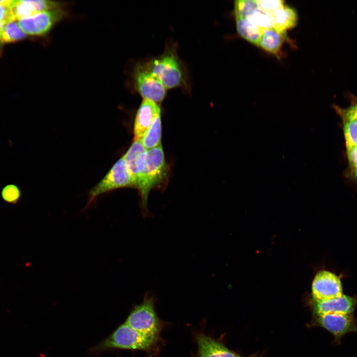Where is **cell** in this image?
I'll use <instances>...</instances> for the list:
<instances>
[{
	"label": "cell",
	"instance_id": "6da1fadb",
	"mask_svg": "<svg viewBox=\"0 0 357 357\" xmlns=\"http://www.w3.org/2000/svg\"><path fill=\"white\" fill-rule=\"evenodd\" d=\"M167 175V166L162 145L147 151L144 167L135 186L139 191L144 216L149 215L147 203L150 190L162 183Z\"/></svg>",
	"mask_w": 357,
	"mask_h": 357
},
{
	"label": "cell",
	"instance_id": "7a4b0ae2",
	"mask_svg": "<svg viewBox=\"0 0 357 357\" xmlns=\"http://www.w3.org/2000/svg\"><path fill=\"white\" fill-rule=\"evenodd\" d=\"M158 341V339L149 337L124 322L97 346L92 348L90 353L96 355L113 349L149 352L154 348Z\"/></svg>",
	"mask_w": 357,
	"mask_h": 357
},
{
	"label": "cell",
	"instance_id": "3957f363",
	"mask_svg": "<svg viewBox=\"0 0 357 357\" xmlns=\"http://www.w3.org/2000/svg\"><path fill=\"white\" fill-rule=\"evenodd\" d=\"M151 72L167 89L182 87L186 84V74L175 48H166L161 56L146 61Z\"/></svg>",
	"mask_w": 357,
	"mask_h": 357
},
{
	"label": "cell",
	"instance_id": "277c9868",
	"mask_svg": "<svg viewBox=\"0 0 357 357\" xmlns=\"http://www.w3.org/2000/svg\"><path fill=\"white\" fill-rule=\"evenodd\" d=\"M125 323L149 337L158 339L162 324L155 312L154 297L147 294L143 302L134 307Z\"/></svg>",
	"mask_w": 357,
	"mask_h": 357
},
{
	"label": "cell",
	"instance_id": "5b68a950",
	"mask_svg": "<svg viewBox=\"0 0 357 357\" xmlns=\"http://www.w3.org/2000/svg\"><path fill=\"white\" fill-rule=\"evenodd\" d=\"M135 88L143 100L158 104L165 98L167 89L149 69L147 62H139L135 65L133 73Z\"/></svg>",
	"mask_w": 357,
	"mask_h": 357
},
{
	"label": "cell",
	"instance_id": "8992f818",
	"mask_svg": "<svg viewBox=\"0 0 357 357\" xmlns=\"http://www.w3.org/2000/svg\"><path fill=\"white\" fill-rule=\"evenodd\" d=\"M66 15V11L60 7L22 18L18 24L26 35L44 36Z\"/></svg>",
	"mask_w": 357,
	"mask_h": 357
},
{
	"label": "cell",
	"instance_id": "52a82bcc",
	"mask_svg": "<svg viewBox=\"0 0 357 357\" xmlns=\"http://www.w3.org/2000/svg\"><path fill=\"white\" fill-rule=\"evenodd\" d=\"M132 186H134L133 181L122 156L114 165L105 177L90 190L88 205L103 193L120 187Z\"/></svg>",
	"mask_w": 357,
	"mask_h": 357
},
{
	"label": "cell",
	"instance_id": "ba28073f",
	"mask_svg": "<svg viewBox=\"0 0 357 357\" xmlns=\"http://www.w3.org/2000/svg\"><path fill=\"white\" fill-rule=\"evenodd\" d=\"M312 295L316 302L341 296L343 290L340 278L328 271L319 272L314 277L312 284Z\"/></svg>",
	"mask_w": 357,
	"mask_h": 357
},
{
	"label": "cell",
	"instance_id": "9c48e42d",
	"mask_svg": "<svg viewBox=\"0 0 357 357\" xmlns=\"http://www.w3.org/2000/svg\"><path fill=\"white\" fill-rule=\"evenodd\" d=\"M319 324L331 333L337 341L346 334L357 332V325L351 314H328L319 316Z\"/></svg>",
	"mask_w": 357,
	"mask_h": 357
},
{
	"label": "cell",
	"instance_id": "30bf717a",
	"mask_svg": "<svg viewBox=\"0 0 357 357\" xmlns=\"http://www.w3.org/2000/svg\"><path fill=\"white\" fill-rule=\"evenodd\" d=\"M160 114L161 109L158 104L149 100H143L135 119L134 140L141 141L155 118Z\"/></svg>",
	"mask_w": 357,
	"mask_h": 357
},
{
	"label": "cell",
	"instance_id": "8fae6325",
	"mask_svg": "<svg viewBox=\"0 0 357 357\" xmlns=\"http://www.w3.org/2000/svg\"><path fill=\"white\" fill-rule=\"evenodd\" d=\"M62 4L54 0H12L11 7L16 20L33 15L37 13L60 7Z\"/></svg>",
	"mask_w": 357,
	"mask_h": 357
},
{
	"label": "cell",
	"instance_id": "7c38bea8",
	"mask_svg": "<svg viewBox=\"0 0 357 357\" xmlns=\"http://www.w3.org/2000/svg\"><path fill=\"white\" fill-rule=\"evenodd\" d=\"M357 304V298L343 294L332 299L316 302L314 309L318 316L335 313L351 314Z\"/></svg>",
	"mask_w": 357,
	"mask_h": 357
},
{
	"label": "cell",
	"instance_id": "4fadbf2b",
	"mask_svg": "<svg viewBox=\"0 0 357 357\" xmlns=\"http://www.w3.org/2000/svg\"><path fill=\"white\" fill-rule=\"evenodd\" d=\"M146 153L147 150L141 141L134 140L133 143L123 156L135 187L144 167Z\"/></svg>",
	"mask_w": 357,
	"mask_h": 357
},
{
	"label": "cell",
	"instance_id": "5bb4252c",
	"mask_svg": "<svg viewBox=\"0 0 357 357\" xmlns=\"http://www.w3.org/2000/svg\"><path fill=\"white\" fill-rule=\"evenodd\" d=\"M196 341L198 357H242L221 342L203 333L197 335Z\"/></svg>",
	"mask_w": 357,
	"mask_h": 357
},
{
	"label": "cell",
	"instance_id": "9a60e30c",
	"mask_svg": "<svg viewBox=\"0 0 357 357\" xmlns=\"http://www.w3.org/2000/svg\"><path fill=\"white\" fill-rule=\"evenodd\" d=\"M343 124V131L346 146L357 145V118L346 108L333 106Z\"/></svg>",
	"mask_w": 357,
	"mask_h": 357
},
{
	"label": "cell",
	"instance_id": "2e32d148",
	"mask_svg": "<svg viewBox=\"0 0 357 357\" xmlns=\"http://www.w3.org/2000/svg\"><path fill=\"white\" fill-rule=\"evenodd\" d=\"M286 32L274 28L264 29L259 42L258 46L273 54H277L285 40Z\"/></svg>",
	"mask_w": 357,
	"mask_h": 357
},
{
	"label": "cell",
	"instance_id": "e0dca14e",
	"mask_svg": "<svg viewBox=\"0 0 357 357\" xmlns=\"http://www.w3.org/2000/svg\"><path fill=\"white\" fill-rule=\"evenodd\" d=\"M273 27L279 31L286 32L287 30L296 26L298 22V14L293 8L284 5L273 14Z\"/></svg>",
	"mask_w": 357,
	"mask_h": 357
},
{
	"label": "cell",
	"instance_id": "ac0fdd59",
	"mask_svg": "<svg viewBox=\"0 0 357 357\" xmlns=\"http://www.w3.org/2000/svg\"><path fill=\"white\" fill-rule=\"evenodd\" d=\"M236 28L238 34L251 44L258 46L262 29L248 19L236 18Z\"/></svg>",
	"mask_w": 357,
	"mask_h": 357
},
{
	"label": "cell",
	"instance_id": "d6986e66",
	"mask_svg": "<svg viewBox=\"0 0 357 357\" xmlns=\"http://www.w3.org/2000/svg\"><path fill=\"white\" fill-rule=\"evenodd\" d=\"M162 126L161 114L154 119L150 127L141 140L147 150L155 148L161 144Z\"/></svg>",
	"mask_w": 357,
	"mask_h": 357
},
{
	"label": "cell",
	"instance_id": "ffe728a7",
	"mask_svg": "<svg viewBox=\"0 0 357 357\" xmlns=\"http://www.w3.org/2000/svg\"><path fill=\"white\" fill-rule=\"evenodd\" d=\"M258 9L257 0H238L235 1V18L248 19Z\"/></svg>",
	"mask_w": 357,
	"mask_h": 357
},
{
	"label": "cell",
	"instance_id": "44dd1931",
	"mask_svg": "<svg viewBox=\"0 0 357 357\" xmlns=\"http://www.w3.org/2000/svg\"><path fill=\"white\" fill-rule=\"evenodd\" d=\"M26 35L20 29L18 23L13 22L3 26L2 43H13L24 39Z\"/></svg>",
	"mask_w": 357,
	"mask_h": 357
},
{
	"label": "cell",
	"instance_id": "7402d4cb",
	"mask_svg": "<svg viewBox=\"0 0 357 357\" xmlns=\"http://www.w3.org/2000/svg\"><path fill=\"white\" fill-rule=\"evenodd\" d=\"M248 19L262 30L273 27V16L263 12L259 8Z\"/></svg>",
	"mask_w": 357,
	"mask_h": 357
},
{
	"label": "cell",
	"instance_id": "603a6c76",
	"mask_svg": "<svg viewBox=\"0 0 357 357\" xmlns=\"http://www.w3.org/2000/svg\"><path fill=\"white\" fill-rule=\"evenodd\" d=\"M0 194L5 202L15 205L19 202L21 192L19 187L16 185L8 184L3 187Z\"/></svg>",
	"mask_w": 357,
	"mask_h": 357
},
{
	"label": "cell",
	"instance_id": "cb8c5ba5",
	"mask_svg": "<svg viewBox=\"0 0 357 357\" xmlns=\"http://www.w3.org/2000/svg\"><path fill=\"white\" fill-rule=\"evenodd\" d=\"M11 0H2L0 3V22L4 26L15 22V17L11 7Z\"/></svg>",
	"mask_w": 357,
	"mask_h": 357
},
{
	"label": "cell",
	"instance_id": "d4e9b609",
	"mask_svg": "<svg viewBox=\"0 0 357 357\" xmlns=\"http://www.w3.org/2000/svg\"><path fill=\"white\" fill-rule=\"evenodd\" d=\"M257 2L260 10L271 15L285 5L284 1L280 0H257Z\"/></svg>",
	"mask_w": 357,
	"mask_h": 357
},
{
	"label": "cell",
	"instance_id": "484cf974",
	"mask_svg": "<svg viewBox=\"0 0 357 357\" xmlns=\"http://www.w3.org/2000/svg\"><path fill=\"white\" fill-rule=\"evenodd\" d=\"M346 153L352 170L357 169V145L346 146Z\"/></svg>",
	"mask_w": 357,
	"mask_h": 357
},
{
	"label": "cell",
	"instance_id": "4316f807",
	"mask_svg": "<svg viewBox=\"0 0 357 357\" xmlns=\"http://www.w3.org/2000/svg\"><path fill=\"white\" fill-rule=\"evenodd\" d=\"M351 96V105L348 107V109L357 118V97L354 95Z\"/></svg>",
	"mask_w": 357,
	"mask_h": 357
},
{
	"label": "cell",
	"instance_id": "83f0119b",
	"mask_svg": "<svg viewBox=\"0 0 357 357\" xmlns=\"http://www.w3.org/2000/svg\"><path fill=\"white\" fill-rule=\"evenodd\" d=\"M3 25L0 22V45L2 43V34Z\"/></svg>",
	"mask_w": 357,
	"mask_h": 357
},
{
	"label": "cell",
	"instance_id": "f1b7e54d",
	"mask_svg": "<svg viewBox=\"0 0 357 357\" xmlns=\"http://www.w3.org/2000/svg\"><path fill=\"white\" fill-rule=\"evenodd\" d=\"M352 174L354 178L357 181V169L352 170Z\"/></svg>",
	"mask_w": 357,
	"mask_h": 357
},
{
	"label": "cell",
	"instance_id": "f546056e",
	"mask_svg": "<svg viewBox=\"0 0 357 357\" xmlns=\"http://www.w3.org/2000/svg\"><path fill=\"white\" fill-rule=\"evenodd\" d=\"M2 1V0H0V3Z\"/></svg>",
	"mask_w": 357,
	"mask_h": 357
}]
</instances>
